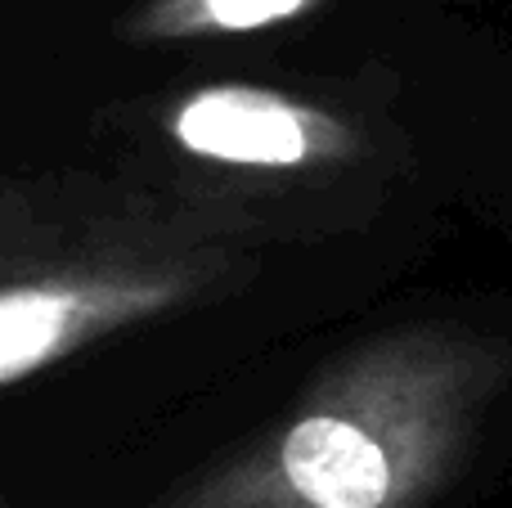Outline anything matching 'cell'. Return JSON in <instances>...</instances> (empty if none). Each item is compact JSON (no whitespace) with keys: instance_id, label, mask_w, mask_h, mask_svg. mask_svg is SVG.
Returning a JSON list of instances; mask_svg holds the SVG:
<instances>
[{"instance_id":"cell-1","label":"cell","mask_w":512,"mask_h":508,"mask_svg":"<svg viewBox=\"0 0 512 508\" xmlns=\"http://www.w3.org/2000/svg\"><path fill=\"white\" fill-rule=\"evenodd\" d=\"M508 383L499 333L450 320L378 333L158 508H427L459 482Z\"/></svg>"},{"instance_id":"cell-2","label":"cell","mask_w":512,"mask_h":508,"mask_svg":"<svg viewBox=\"0 0 512 508\" xmlns=\"http://www.w3.org/2000/svg\"><path fill=\"white\" fill-rule=\"evenodd\" d=\"M203 279L207 270L176 248H122L0 279V387L189 302Z\"/></svg>"},{"instance_id":"cell-3","label":"cell","mask_w":512,"mask_h":508,"mask_svg":"<svg viewBox=\"0 0 512 508\" xmlns=\"http://www.w3.org/2000/svg\"><path fill=\"white\" fill-rule=\"evenodd\" d=\"M167 135L176 149L221 167L310 171L351 162L364 135L351 117L324 104L265 86H198L167 108Z\"/></svg>"},{"instance_id":"cell-4","label":"cell","mask_w":512,"mask_h":508,"mask_svg":"<svg viewBox=\"0 0 512 508\" xmlns=\"http://www.w3.org/2000/svg\"><path fill=\"white\" fill-rule=\"evenodd\" d=\"M310 0H162L140 18V36H207V32H256L301 14Z\"/></svg>"}]
</instances>
